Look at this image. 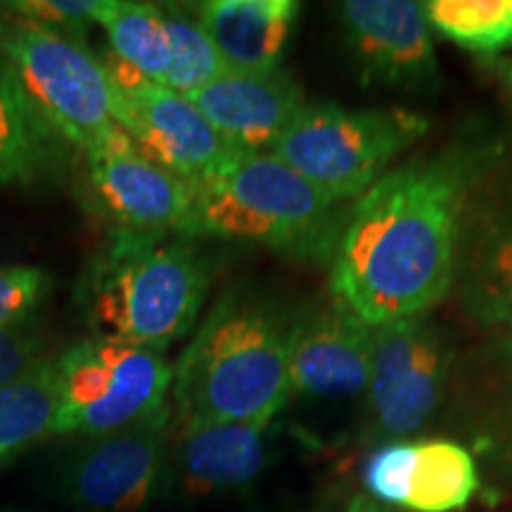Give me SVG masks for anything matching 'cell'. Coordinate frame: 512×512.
Wrapping results in <instances>:
<instances>
[{"label": "cell", "mask_w": 512, "mask_h": 512, "mask_svg": "<svg viewBox=\"0 0 512 512\" xmlns=\"http://www.w3.org/2000/svg\"><path fill=\"white\" fill-rule=\"evenodd\" d=\"M486 159L451 150L387 171L356 200L332 266V297L370 328L427 316L458 278L460 240Z\"/></svg>", "instance_id": "obj_1"}, {"label": "cell", "mask_w": 512, "mask_h": 512, "mask_svg": "<svg viewBox=\"0 0 512 512\" xmlns=\"http://www.w3.org/2000/svg\"><path fill=\"white\" fill-rule=\"evenodd\" d=\"M344 512H394V510L387 508V505L373 501L368 494H356L347 503V510Z\"/></svg>", "instance_id": "obj_28"}, {"label": "cell", "mask_w": 512, "mask_h": 512, "mask_svg": "<svg viewBox=\"0 0 512 512\" xmlns=\"http://www.w3.org/2000/svg\"><path fill=\"white\" fill-rule=\"evenodd\" d=\"M55 159V131L38 117L15 72L0 60V183H34Z\"/></svg>", "instance_id": "obj_19"}, {"label": "cell", "mask_w": 512, "mask_h": 512, "mask_svg": "<svg viewBox=\"0 0 512 512\" xmlns=\"http://www.w3.org/2000/svg\"><path fill=\"white\" fill-rule=\"evenodd\" d=\"M508 91H510V98H512V64L508 67Z\"/></svg>", "instance_id": "obj_30"}, {"label": "cell", "mask_w": 512, "mask_h": 512, "mask_svg": "<svg viewBox=\"0 0 512 512\" xmlns=\"http://www.w3.org/2000/svg\"><path fill=\"white\" fill-rule=\"evenodd\" d=\"M302 5L297 0H209L195 12L228 72L280 69Z\"/></svg>", "instance_id": "obj_17"}, {"label": "cell", "mask_w": 512, "mask_h": 512, "mask_svg": "<svg viewBox=\"0 0 512 512\" xmlns=\"http://www.w3.org/2000/svg\"><path fill=\"white\" fill-rule=\"evenodd\" d=\"M188 100L240 152H271L306 105L302 86L283 69L264 74L226 72Z\"/></svg>", "instance_id": "obj_15"}, {"label": "cell", "mask_w": 512, "mask_h": 512, "mask_svg": "<svg viewBox=\"0 0 512 512\" xmlns=\"http://www.w3.org/2000/svg\"><path fill=\"white\" fill-rule=\"evenodd\" d=\"M55 437H102L169 403L174 366L164 351L91 337L57 356Z\"/></svg>", "instance_id": "obj_7"}, {"label": "cell", "mask_w": 512, "mask_h": 512, "mask_svg": "<svg viewBox=\"0 0 512 512\" xmlns=\"http://www.w3.org/2000/svg\"><path fill=\"white\" fill-rule=\"evenodd\" d=\"M60 408L57 356L48 354L27 373L0 389V465L38 441L55 437Z\"/></svg>", "instance_id": "obj_20"}, {"label": "cell", "mask_w": 512, "mask_h": 512, "mask_svg": "<svg viewBox=\"0 0 512 512\" xmlns=\"http://www.w3.org/2000/svg\"><path fill=\"white\" fill-rule=\"evenodd\" d=\"M5 15L19 22H31L83 43L86 29L98 22L105 0H17L0 3Z\"/></svg>", "instance_id": "obj_24"}, {"label": "cell", "mask_w": 512, "mask_h": 512, "mask_svg": "<svg viewBox=\"0 0 512 512\" xmlns=\"http://www.w3.org/2000/svg\"><path fill=\"white\" fill-rule=\"evenodd\" d=\"M83 181L93 211L112 230L190 238L197 188L143 155L124 131L83 155Z\"/></svg>", "instance_id": "obj_10"}, {"label": "cell", "mask_w": 512, "mask_h": 512, "mask_svg": "<svg viewBox=\"0 0 512 512\" xmlns=\"http://www.w3.org/2000/svg\"><path fill=\"white\" fill-rule=\"evenodd\" d=\"M446 382V349L427 316L373 328L368 408L375 432L401 441L437 411Z\"/></svg>", "instance_id": "obj_11"}, {"label": "cell", "mask_w": 512, "mask_h": 512, "mask_svg": "<svg viewBox=\"0 0 512 512\" xmlns=\"http://www.w3.org/2000/svg\"><path fill=\"white\" fill-rule=\"evenodd\" d=\"M95 24L102 27L110 41V53L105 57L166 88L171 69V34L164 5L105 0Z\"/></svg>", "instance_id": "obj_18"}, {"label": "cell", "mask_w": 512, "mask_h": 512, "mask_svg": "<svg viewBox=\"0 0 512 512\" xmlns=\"http://www.w3.org/2000/svg\"><path fill=\"white\" fill-rule=\"evenodd\" d=\"M413 441H389L370 453L363 465V484L373 501L387 508H403L411 475Z\"/></svg>", "instance_id": "obj_25"}, {"label": "cell", "mask_w": 512, "mask_h": 512, "mask_svg": "<svg viewBox=\"0 0 512 512\" xmlns=\"http://www.w3.org/2000/svg\"><path fill=\"white\" fill-rule=\"evenodd\" d=\"M339 204L271 152H238L197 188L190 238L256 242L287 256L335 254Z\"/></svg>", "instance_id": "obj_4"}, {"label": "cell", "mask_w": 512, "mask_h": 512, "mask_svg": "<svg viewBox=\"0 0 512 512\" xmlns=\"http://www.w3.org/2000/svg\"><path fill=\"white\" fill-rule=\"evenodd\" d=\"M171 432L166 403L124 430L86 439L62 463L57 491L81 512H143L164 496Z\"/></svg>", "instance_id": "obj_8"}, {"label": "cell", "mask_w": 512, "mask_h": 512, "mask_svg": "<svg viewBox=\"0 0 512 512\" xmlns=\"http://www.w3.org/2000/svg\"><path fill=\"white\" fill-rule=\"evenodd\" d=\"M50 287H53V280L43 268H0V330L31 318V313L48 297Z\"/></svg>", "instance_id": "obj_26"}, {"label": "cell", "mask_w": 512, "mask_h": 512, "mask_svg": "<svg viewBox=\"0 0 512 512\" xmlns=\"http://www.w3.org/2000/svg\"><path fill=\"white\" fill-rule=\"evenodd\" d=\"M344 36L368 79L396 88L432 86L439 76L425 5L413 0H347Z\"/></svg>", "instance_id": "obj_13"}, {"label": "cell", "mask_w": 512, "mask_h": 512, "mask_svg": "<svg viewBox=\"0 0 512 512\" xmlns=\"http://www.w3.org/2000/svg\"><path fill=\"white\" fill-rule=\"evenodd\" d=\"M114 88V121L143 155L200 188L238 155L185 95L102 57Z\"/></svg>", "instance_id": "obj_9"}, {"label": "cell", "mask_w": 512, "mask_h": 512, "mask_svg": "<svg viewBox=\"0 0 512 512\" xmlns=\"http://www.w3.org/2000/svg\"><path fill=\"white\" fill-rule=\"evenodd\" d=\"M479 489L475 458L456 441H413L406 503L413 512H453L465 508Z\"/></svg>", "instance_id": "obj_21"}, {"label": "cell", "mask_w": 512, "mask_h": 512, "mask_svg": "<svg viewBox=\"0 0 512 512\" xmlns=\"http://www.w3.org/2000/svg\"><path fill=\"white\" fill-rule=\"evenodd\" d=\"M292 318L264 299L230 292L211 306L174 366V427L275 420L292 396Z\"/></svg>", "instance_id": "obj_2"}, {"label": "cell", "mask_w": 512, "mask_h": 512, "mask_svg": "<svg viewBox=\"0 0 512 512\" xmlns=\"http://www.w3.org/2000/svg\"><path fill=\"white\" fill-rule=\"evenodd\" d=\"M0 53L38 117L83 155L121 131L110 74L86 43L15 19L0 38Z\"/></svg>", "instance_id": "obj_6"}, {"label": "cell", "mask_w": 512, "mask_h": 512, "mask_svg": "<svg viewBox=\"0 0 512 512\" xmlns=\"http://www.w3.org/2000/svg\"><path fill=\"white\" fill-rule=\"evenodd\" d=\"M373 328L349 306L328 304L292 318L290 387L311 399H354L368 392Z\"/></svg>", "instance_id": "obj_12"}, {"label": "cell", "mask_w": 512, "mask_h": 512, "mask_svg": "<svg viewBox=\"0 0 512 512\" xmlns=\"http://www.w3.org/2000/svg\"><path fill=\"white\" fill-rule=\"evenodd\" d=\"M427 126L430 121L408 110L304 105L271 155L330 200L347 202L366 195Z\"/></svg>", "instance_id": "obj_5"}, {"label": "cell", "mask_w": 512, "mask_h": 512, "mask_svg": "<svg viewBox=\"0 0 512 512\" xmlns=\"http://www.w3.org/2000/svg\"><path fill=\"white\" fill-rule=\"evenodd\" d=\"M48 354L46 337L36 328L34 318L19 320L0 330V389L22 377Z\"/></svg>", "instance_id": "obj_27"}, {"label": "cell", "mask_w": 512, "mask_h": 512, "mask_svg": "<svg viewBox=\"0 0 512 512\" xmlns=\"http://www.w3.org/2000/svg\"><path fill=\"white\" fill-rule=\"evenodd\" d=\"M5 31H8V19H5V10H3V5H0V38L5 36Z\"/></svg>", "instance_id": "obj_29"}, {"label": "cell", "mask_w": 512, "mask_h": 512, "mask_svg": "<svg viewBox=\"0 0 512 512\" xmlns=\"http://www.w3.org/2000/svg\"><path fill=\"white\" fill-rule=\"evenodd\" d=\"M430 27L448 41L477 55H498L512 48V0H430Z\"/></svg>", "instance_id": "obj_22"}, {"label": "cell", "mask_w": 512, "mask_h": 512, "mask_svg": "<svg viewBox=\"0 0 512 512\" xmlns=\"http://www.w3.org/2000/svg\"><path fill=\"white\" fill-rule=\"evenodd\" d=\"M465 216L458 278L470 311L512 332V188Z\"/></svg>", "instance_id": "obj_16"}, {"label": "cell", "mask_w": 512, "mask_h": 512, "mask_svg": "<svg viewBox=\"0 0 512 512\" xmlns=\"http://www.w3.org/2000/svg\"><path fill=\"white\" fill-rule=\"evenodd\" d=\"M271 427L273 420L174 427L164 496L207 498L245 489L268 463Z\"/></svg>", "instance_id": "obj_14"}, {"label": "cell", "mask_w": 512, "mask_h": 512, "mask_svg": "<svg viewBox=\"0 0 512 512\" xmlns=\"http://www.w3.org/2000/svg\"><path fill=\"white\" fill-rule=\"evenodd\" d=\"M209 285L207 254L188 235L112 230L81 302L95 337L164 351L195 328Z\"/></svg>", "instance_id": "obj_3"}, {"label": "cell", "mask_w": 512, "mask_h": 512, "mask_svg": "<svg viewBox=\"0 0 512 512\" xmlns=\"http://www.w3.org/2000/svg\"><path fill=\"white\" fill-rule=\"evenodd\" d=\"M164 15L171 34V69L166 88L190 98L228 69L197 19L195 5H164Z\"/></svg>", "instance_id": "obj_23"}, {"label": "cell", "mask_w": 512, "mask_h": 512, "mask_svg": "<svg viewBox=\"0 0 512 512\" xmlns=\"http://www.w3.org/2000/svg\"><path fill=\"white\" fill-rule=\"evenodd\" d=\"M313 512H323V510H313Z\"/></svg>", "instance_id": "obj_31"}]
</instances>
